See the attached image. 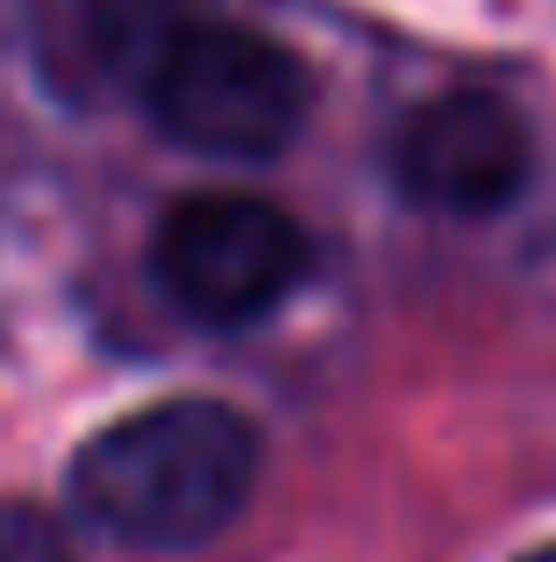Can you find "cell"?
<instances>
[{
	"instance_id": "5",
	"label": "cell",
	"mask_w": 556,
	"mask_h": 562,
	"mask_svg": "<svg viewBox=\"0 0 556 562\" xmlns=\"http://www.w3.org/2000/svg\"><path fill=\"white\" fill-rule=\"evenodd\" d=\"M0 562H79V549L43 506L0 498Z\"/></svg>"
},
{
	"instance_id": "4",
	"label": "cell",
	"mask_w": 556,
	"mask_h": 562,
	"mask_svg": "<svg viewBox=\"0 0 556 562\" xmlns=\"http://www.w3.org/2000/svg\"><path fill=\"white\" fill-rule=\"evenodd\" d=\"M535 171L529 122L500 93H443L414 108L392 136V179L435 214H500Z\"/></svg>"
},
{
	"instance_id": "3",
	"label": "cell",
	"mask_w": 556,
	"mask_h": 562,
	"mask_svg": "<svg viewBox=\"0 0 556 562\" xmlns=\"http://www.w3.org/2000/svg\"><path fill=\"white\" fill-rule=\"evenodd\" d=\"M307 228L257 192H186L151 235V278L200 328H251L307 278Z\"/></svg>"
},
{
	"instance_id": "1",
	"label": "cell",
	"mask_w": 556,
	"mask_h": 562,
	"mask_svg": "<svg viewBox=\"0 0 556 562\" xmlns=\"http://www.w3.org/2000/svg\"><path fill=\"white\" fill-rule=\"evenodd\" d=\"M257 492V427L222 398H157L108 420L71 463V506L136 549H200Z\"/></svg>"
},
{
	"instance_id": "6",
	"label": "cell",
	"mask_w": 556,
	"mask_h": 562,
	"mask_svg": "<svg viewBox=\"0 0 556 562\" xmlns=\"http://www.w3.org/2000/svg\"><path fill=\"white\" fill-rule=\"evenodd\" d=\"M514 562H556V541H543V549H529V555H514Z\"/></svg>"
},
{
	"instance_id": "2",
	"label": "cell",
	"mask_w": 556,
	"mask_h": 562,
	"mask_svg": "<svg viewBox=\"0 0 556 562\" xmlns=\"http://www.w3.org/2000/svg\"><path fill=\"white\" fill-rule=\"evenodd\" d=\"M136 100L165 143L222 165H265L307 128L314 86L286 43L214 14H165L129 57Z\"/></svg>"
}]
</instances>
